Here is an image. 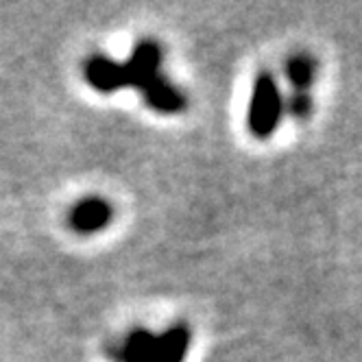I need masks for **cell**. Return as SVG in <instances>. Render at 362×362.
<instances>
[{"instance_id": "cell-3", "label": "cell", "mask_w": 362, "mask_h": 362, "mask_svg": "<svg viewBox=\"0 0 362 362\" xmlns=\"http://www.w3.org/2000/svg\"><path fill=\"white\" fill-rule=\"evenodd\" d=\"M192 334L188 325H175L164 334H155L140 362H184Z\"/></svg>"}, {"instance_id": "cell-6", "label": "cell", "mask_w": 362, "mask_h": 362, "mask_svg": "<svg viewBox=\"0 0 362 362\" xmlns=\"http://www.w3.org/2000/svg\"><path fill=\"white\" fill-rule=\"evenodd\" d=\"M86 79L96 92H103V94L118 92L124 88L122 64L105 55H92L86 62Z\"/></svg>"}, {"instance_id": "cell-1", "label": "cell", "mask_w": 362, "mask_h": 362, "mask_svg": "<svg viewBox=\"0 0 362 362\" xmlns=\"http://www.w3.org/2000/svg\"><path fill=\"white\" fill-rule=\"evenodd\" d=\"M284 114V98L277 86V79L271 72H260L253 81L249 112H247V127L251 136L257 140L271 138Z\"/></svg>"}, {"instance_id": "cell-5", "label": "cell", "mask_w": 362, "mask_h": 362, "mask_svg": "<svg viewBox=\"0 0 362 362\" xmlns=\"http://www.w3.org/2000/svg\"><path fill=\"white\" fill-rule=\"evenodd\" d=\"M112 218H114L112 205L105 199L92 197L76 203L68 221L76 234H96V231L105 229Z\"/></svg>"}, {"instance_id": "cell-4", "label": "cell", "mask_w": 362, "mask_h": 362, "mask_svg": "<svg viewBox=\"0 0 362 362\" xmlns=\"http://www.w3.org/2000/svg\"><path fill=\"white\" fill-rule=\"evenodd\" d=\"M140 94L146 105L158 114L173 116V114H181L186 110V94L177 86H173L164 74H158L153 81H148L140 90Z\"/></svg>"}, {"instance_id": "cell-2", "label": "cell", "mask_w": 362, "mask_h": 362, "mask_svg": "<svg viewBox=\"0 0 362 362\" xmlns=\"http://www.w3.org/2000/svg\"><path fill=\"white\" fill-rule=\"evenodd\" d=\"M162 48L151 40L140 42L132 57L122 64V76H124V88H136L142 90L148 81L162 74Z\"/></svg>"}, {"instance_id": "cell-7", "label": "cell", "mask_w": 362, "mask_h": 362, "mask_svg": "<svg viewBox=\"0 0 362 362\" xmlns=\"http://www.w3.org/2000/svg\"><path fill=\"white\" fill-rule=\"evenodd\" d=\"M286 76L293 86V94H310V88H313L315 79H317V62L313 55L308 53H299L293 55L286 62Z\"/></svg>"}]
</instances>
